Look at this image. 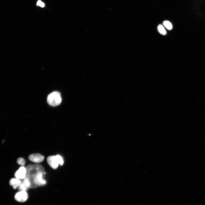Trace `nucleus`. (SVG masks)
I'll return each instance as SVG.
<instances>
[{
    "label": "nucleus",
    "instance_id": "f257e3e1",
    "mask_svg": "<svg viewBox=\"0 0 205 205\" xmlns=\"http://www.w3.org/2000/svg\"><path fill=\"white\" fill-rule=\"evenodd\" d=\"M26 177L30 180L31 187L43 186L46 184V182L43 178L45 174L43 167L40 165L36 164L28 165L26 168Z\"/></svg>",
    "mask_w": 205,
    "mask_h": 205
},
{
    "label": "nucleus",
    "instance_id": "f03ea898",
    "mask_svg": "<svg viewBox=\"0 0 205 205\" xmlns=\"http://www.w3.org/2000/svg\"><path fill=\"white\" fill-rule=\"evenodd\" d=\"M48 104L53 106L59 105L62 101V98L60 93L57 91H54L49 94L47 98Z\"/></svg>",
    "mask_w": 205,
    "mask_h": 205
},
{
    "label": "nucleus",
    "instance_id": "7ed1b4c3",
    "mask_svg": "<svg viewBox=\"0 0 205 205\" xmlns=\"http://www.w3.org/2000/svg\"><path fill=\"white\" fill-rule=\"evenodd\" d=\"M47 162L49 166L52 169H57L60 164L56 155L48 156L47 159Z\"/></svg>",
    "mask_w": 205,
    "mask_h": 205
},
{
    "label": "nucleus",
    "instance_id": "20e7f679",
    "mask_svg": "<svg viewBox=\"0 0 205 205\" xmlns=\"http://www.w3.org/2000/svg\"><path fill=\"white\" fill-rule=\"evenodd\" d=\"M28 198V194L25 191H20L16 193L15 196V200L21 202L26 201Z\"/></svg>",
    "mask_w": 205,
    "mask_h": 205
},
{
    "label": "nucleus",
    "instance_id": "39448f33",
    "mask_svg": "<svg viewBox=\"0 0 205 205\" xmlns=\"http://www.w3.org/2000/svg\"><path fill=\"white\" fill-rule=\"evenodd\" d=\"M26 169L24 166H22L16 172L15 174V178L19 179H23L26 177Z\"/></svg>",
    "mask_w": 205,
    "mask_h": 205
},
{
    "label": "nucleus",
    "instance_id": "423d86ee",
    "mask_svg": "<svg viewBox=\"0 0 205 205\" xmlns=\"http://www.w3.org/2000/svg\"><path fill=\"white\" fill-rule=\"evenodd\" d=\"M29 159L33 162L39 163L42 162L44 160L43 156L39 153L32 154L28 157Z\"/></svg>",
    "mask_w": 205,
    "mask_h": 205
},
{
    "label": "nucleus",
    "instance_id": "0eeeda50",
    "mask_svg": "<svg viewBox=\"0 0 205 205\" xmlns=\"http://www.w3.org/2000/svg\"><path fill=\"white\" fill-rule=\"evenodd\" d=\"M21 183L20 179L17 178H12L9 181V184L14 189L19 187Z\"/></svg>",
    "mask_w": 205,
    "mask_h": 205
},
{
    "label": "nucleus",
    "instance_id": "6e6552de",
    "mask_svg": "<svg viewBox=\"0 0 205 205\" xmlns=\"http://www.w3.org/2000/svg\"><path fill=\"white\" fill-rule=\"evenodd\" d=\"M158 31L161 34L165 35L167 34L166 31L163 26L161 24L159 25L157 27Z\"/></svg>",
    "mask_w": 205,
    "mask_h": 205
},
{
    "label": "nucleus",
    "instance_id": "1a4fd4ad",
    "mask_svg": "<svg viewBox=\"0 0 205 205\" xmlns=\"http://www.w3.org/2000/svg\"><path fill=\"white\" fill-rule=\"evenodd\" d=\"M163 24L167 29L171 30L172 29L173 26L171 23L168 20H165L163 22Z\"/></svg>",
    "mask_w": 205,
    "mask_h": 205
},
{
    "label": "nucleus",
    "instance_id": "9d476101",
    "mask_svg": "<svg viewBox=\"0 0 205 205\" xmlns=\"http://www.w3.org/2000/svg\"><path fill=\"white\" fill-rule=\"evenodd\" d=\"M17 162L22 166H24L25 164V161L23 158L20 157L17 159Z\"/></svg>",
    "mask_w": 205,
    "mask_h": 205
},
{
    "label": "nucleus",
    "instance_id": "9b49d317",
    "mask_svg": "<svg viewBox=\"0 0 205 205\" xmlns=\"http://www.w3.org/2000/svg\"><path fill=\"white\" fill-rule=\"evenodd\" d=\"M56 156L59 161L60 165H62L63 163V158L61 156L59 155H57Z\"/></svg>",
    "mask_w": 205,
    "mask_h": 205
},
{
    "label": "nucleus",
    "instance_id": "f8f14e48",
    "mask_svg": "<svg viewBox=\"0 0 205 205\" xmlns=\"http://www.w3.org/2000/svg\"><path fill=\"white\" fill-rule=\"evenodd\" d=\"M37 5L41 7H44V4L41 1L39 0L37 3Z\"/></svg>",
    "mask_w": 205,
    "mask_h": 205
}]
</instances>
